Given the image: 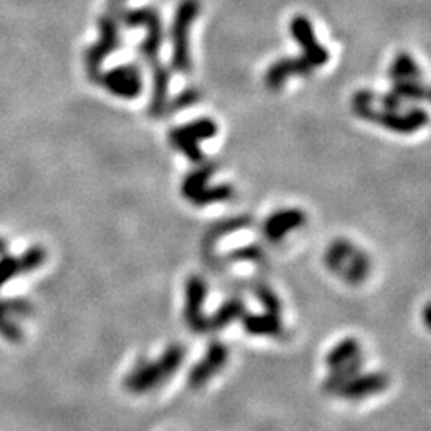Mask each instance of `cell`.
<instances>
[{
  "mask_svg": "<svg viewBox=\"0 0 431 431\" xmlns=\"http://www.w3.org/2000/svg\"><path fill=\"white\" fill-rule=\"evenodd\" d=\"M184 359L185 349L181 344L168 345L158 358L139 361L128 372L124 378L126 391H130L133 395L151 393L160 385L168 382L181 369Z\"/></svg>",
  "mask_w": 431,
  "mask_h": 431,
  "instance_id": "6da1fadb",
  "label": "cell"
},
{
  "mask_svg": "<svg viewBox=\"0 0 431 431\" xmlns=\"http://www.w3.org/2000/svg\"><path fill=\"white\" fill-rule=\"evenodd\" d=\"M324 266L332 275L349 285H361L369 278L372 261L369 254L350 240L339 238L327 246Z\"/></svg>",
  "mask_w": 431,
  "mask_h": 431,
  "instance_id": "7a4b0ae2",
  "label": "cell"
},
{
  "mask_svg": "<svg viewBox=\"0 0 431 431\" xmlns=\"http://www.w3.org/2000/svg\"><path fill=\"white\" fill-rule=\"evenodd\" d=\"M198 13H200L198 0H182L175 13L171 24V66L178 74L189 75L192 72L190 29Z\"/></svg>",
  "mask_w": 431,
  "mask_h": 431,
  "instance_id": "3957f363",
  "label": "cell"
},
{
  "mask_svg": "<svg viewBox=\"0 0 431 431\" xmlns=\"http://www.w3.org/2000/svg\"><path fill=\"white\" fill-rule=\"evenodd\" d=\"M120 23L126 28H143L146 29V37L139 45V55L149 66H157L158 55L163 43V26L158 11L152 6L144 9H119L117 16Z\"/></svg>",
  "mask_w": 431,
  "mask_h": 431,
  "instance_id": "277c9868",
  "label": "cell"
},
{
  "mask_svg": "<svg viewBox=\"0 0 431 431\" xmlns=\"http://www.w3.org/2000/svg\"><path fill=\"white\" fill-rule=\"evenodd\" d=\"M388 385L390 377L385 372H363L359 369L358 372H353V374L342 378L326 377L323 388L326 390V393L339 396L342 400L358 401L382 393L388 388Z\"/></svg>",
  "mask_w": 431,
  "mask_h": 431,
  "instance_id": "5b68a950",
  "label": "cell"
},
{
  "mask_svg": "<svg viewBox=\"0 0 431 431\" xmlns=\"http://www.w3.org/2000/svg\"><path fill=\"white\" fill-rule=\"evenodd\" d=\"M217 134V124L208 117L197 119L189 124L173 128L168 134L170 144L176 151L189 158L192 163L204 162V153L200 149V144L204 141L213 139Z\"/></svg>",
  "mask_w": 431,
  "mask_h": 431,
  "instance_id": "8992f818",
  "label": "cell"
},
{
  "mask_svg": "<svg viewBox=\"0 0 431 431\" xmlns=\"http://www.w3.org/2000/svg\"><path fill=\"white\" fill-rule=\"evenodd\" d=\"M353 114L356 117L368 120L371 124L381 125L390 131L400 134H410L422 130L428 124V114L423 109H410L408 112L387 111V109L377 107V104H369L363 107H355Z\"/></svg>",
  "mask_w": 431,
  "mask_h": 431,
  "instance_id": "52a82bcc",
  "label": "cell"
},
{
  "mask_svg": "<svg viewBox=\"0 0 431 431\" xmlns=\"http://www.w3.org/2000/svg\"><path fill=\"white\" fill-rule=\"evenodd\" d=\"M99 40L89 47L85 53V64L88 75L93 80H98L101 75V66L107 56L114 55L121 47V34L119 28V19L115 15H104L99 18Z\"/></svg>",
  "mask_w": 431,
  "mask_h": 431,
  "instance_id": "ba28073f",
  "label": "cell"
},
{
  "mask_svg": "<svg viewBox=\"0 0 431 431\" xmlns=\"http://www.w3.org/2000/svg\"><path fill=\"white\" fill-rule=\"evenodd\" d=\"M208 299V283L203 276L192 275L184 288V320L194 332H208V315L204 305Z\"/></svg>",
  "mask_w": 431,
  "mask_h": 431,
  "instance_id": "9c48e42d",
  "label": "cell"
},
{
  "mask_svg": "<svg viewBox=\"0 0 431 431\" xmlns=\"http://www.w3.org/2000/svg\"><path fill=\"white\" fill-rule=\"evenodd\" d=\"M98 82L109 93L121 99H134L143 93L144 77L138 64H121L99 75Z\"/></svg>",
  "mask_w": 431,
  "mask_h": 431,
  "instance_id": "30bf717a",
  "label": "cell"
},
{
  "mask_svg": "<svg viewBox=\"0 0 431 431\" xmlns=\"http://www.w3.org/2000/svg\"><path fill=\"white\" fill-rule=\"evenodd\" d=\"M326 368L332 378H342L363 369V347L355 337H345L327 351Z\"/></svg>",
  "mask_w": 431,
  "mask_h": 431,
  "instance_id": "8fae6325",
  "label": "cell"
},
{
  "mask_svg": "<svg viewBox=\"0 0 431 431\" xmlns=\"http://www.w3.org/2000/svg\"><path fill=\"white\" fill-rule=\"evenodd\" d=\"M229 358H230V350L227 345L219 342V340L211 342L208 345L207 351H204V355L198 359L189 371V377H187L189 387L198 390L203 388L204 385H208L219 372L227 366Z\"/></svg>",
  "mask_w": 431,
  "mask_h": 431,
  "instance_id": "7c38bea8",
  "label": "cell"
},
{
  "mask_svg": "<svg viewBox=\"0 0 431 431\" xmlns=\"http://www.w3.org/2000/svg\"><path fill=\"white\" fill-rule=\"evenodd\" d=\"M289 32L295 42L299 43L302 50V56L310 62V66L323 67L324 64L329 61V51H327L323 45L318 42L317 36H315V29L310 23V19L304 15H298L291 19L289 23Z\"/></svg>",
  "mask_w": 431,
  "mask_h": 431,
  "instance_id": "4fadbf2b",
  "label": "cell"
},
{
  "mask_svg": "<svg viewBox=\"0 0 431 431\" xmlns=\"http://www.w3.org/2000/svg\"><path fill=\"white\" fill-rule=\"evenodd\" d=\"M307 222V216L302 209L299 208H288V209H280L275 211L273 214H270L266 222L262 224V234L266 236V240L278 244L285 241L289 234L304 227Z\"/></svg>",
  "mask_w": 431,
  "mask_h": 431,
  "instance_id": "5bb4252c",
  "label": "cell"
},
{
  "mask_svg": "<svg viewBox=\"0 0 431 431\" xmlns=\"http://www.w3.org/2000/svg\"><path fill=\"white\" fill-rule=\"evenodd\" d=\"M312 72L313 67L304 56L281 58L267 69L263 80L270 89H280L289 77H308Z\"/></svg>",
  "mask_w": 431,
  "mask_h": 431,
  "instance_id": "9a60e30c",
  "label": "cell"
},
{
  "mask_svg": "<svg viewBox=\"0 0 431 431\" xmlns=\"http://www.w3.org/2000/svg\"><path fill=\"white\" fill-rule=\"evenodd\" d=\"M241 323L244 331L249 336L256 337H278L283 332V321L281 315L272 312L262 313H244L241 317Z\"/></svg>",
  "mask_w": 431,
  "mask_h": 431,
  "instance_id": "2e32d148",
  "label": "cell"
},
{
  "mask_svg": "<svg viewBox=\"0 0 431 431\" xmlns=\"http://www.w3.org/2000/svg\"><path fill=\"white\" fill-rule=\"evenodd\" d=\"M152 99L149 102V114L152 117H162L170 101V70L163 64L152 67Z\"/></svg>",
  "mask_w": 431,
  "mask_h": 431,
  "instance_id": "e0dca14e",
  "label": "cell"
},
{
  "mask_svg": "<svg viewBox=\"0 0 431 431\" xmlns=\"http://www.w3.org/2000/svg\"><path fill=\"white\" fill-rule=\"evenodd\" d=\"M246 304L240 298H230L225 299L221 305H219L213 315L208 317V329L209 331H221L224 327L235 323L236 320H241V317L246 313Z\"/></svg>",
  "mask_w": 431,
  "mask_h": 431,
  "instance_id": "ac0fdd59",
  "label": "cell"
},
{
  "mask_svg": "<svg viewBox=\"0 0 431 431\" xmlns=\"http://www.w3.org/2000/svg\"><path fill=\"white\" fill-rule=\"evenodd\" d=\"M217 165L214 162H202L195 171L189 173L184 178L181 185V194L187 202H194L202 192L208 187L209 179L214 176Z\"/></svg>",
  "mask_w": 431,
  "mask_h": 431,
  "instance_id": "d6986e66",
  "label": "cell"
},
{
  "mask_svg": "<svg viewBox=\"0 0 431 431\" xmlns=\"http://www.w3.org/2000/svg\"><path fill=\"white\" fill-rule=\"evenodd\" d=\"M249 224H251V219L248 216H236V217L224 219V221H221V222L213 224L208 229L207 234H204V240H203L204 249H211L214 244L221 241L225 235L235 234V231L246 229Z\"/></svg>",
  "mask_w": 431,
  "mask_h": 431,
  "instance_id": "ffe728a7",
  "label": "cell"
},
{
  "mask_svg": "<svg viewBox=\"0 0 431 431\" xmlns=\"http://www.w3.org/2000/svg\"><path fill=\"white\" fill-rule=\"evenodd\" d=\"M388 77L391 82H403V80H422V69L419 62L414 60L410 53L396 55L395 60L391 61L388 69Z\"/></svg>",
  "mask_w": 431,
  "mask_h": 431,
  "instance_id": "44dd1931",
  "label": "cell"
},
{
  "mask_svg": "<svg viewBox=\"0 0 431 431\" xmlns=\"http://www.w3.org/2000/svg\"><path fill=\"white\" fill-rule=\"evenodd\" d=\"M18 259V275H29L40 268L47 261V251L38 244L29 246L24 253L16 257Z\"/></svg>",
  "mask_w": 431,
  "mask_h": 431,
  "instance_id": "7402d4cb",
  "label": "cell"
},
{
  "mask_svg": "<svg viewBox=\"0 0 431 431\" xmlns=\"http://www.w3.org/2000/svg\"><path fill=\"white\" fill-rule=\"evenodd\" d=\"M395 92L403 101H427L428 99V88L423 85L420 80H403L393 82Z\"/></svg>",
  "mask_w": 431,
  "mask_h": 431,
  "instance_id": "603a6c76",
  "label": "cell"
},
{
  "mask_svg": "<svg viewBox=\"0 0 431 431\" xmlns=\"http://www.w3.org/2000/svg\"><path fill=\"white\" fill-rule=\"evenodd\" d=\"M0 337L15 345L21 344L24 340V331L18 326L16 320L5 312L2 299H0Z\"/></svg>",
  "mask_w": 431,
  "mask_h": 431,
  "instance_id": "cb8c5ba5",
  "label": "cell"
},
{
  "mask_svg": "<svg viewBox=\"0 0 431 431\" xmlns=\"http://www.w3.org/2000/svg\"><path fill=\"white\" fill-rule=\"evenodd\" d=\"M225 259L230 262H263L266 261V251L261 244H246V246L236 248L225 256Z\"/></svg>",
  "mask_w": 431,
  "mask_h": 431,
  "instance_id": "d4e9b609",
  "label": "cell"
},
{
  "mask_svg": "<svg viewBox=\"0 0 431 431\" xmlns=\"http://www.w3.org/2000/svg\"><path fill=\"white\" fill-rule=\"evenodd\" d=\"M254 295L267 312L281 315V300L272 288L263 285V283H259V285L254 286Z\"/></svg>",
  "mask_w": 431,
  "mask_h": 431,
  "instance_id": "484cf974",
  "label": "cell"
},
{
  "mask_svg": "<svg viewBox=\"0 0 431 431\" xmlns=\"http://www.w3.org/2000/svg\"><path fill=\"white\" fill-rule=\"evenodd\" d=\"M2 305L5 308V312L15 320L31 318L32 315H34V305H32L28 299H23V298L2 299Z\"/></svg>",
  "mask_w": 431,
  "mask_h": 431,
  "instance_id": "4316f807",
  "label": "cell"
},
{
  "mask_svg": "<svg viewBox=\"0 0 431 431\" xmlns=\"http://www.w3.org/2000/svg\"><path fill=\"white\" fill-rule=\"evenodd\" d=\"M198 99H200V93H198L195 88H187L179 93L175 99L168 101L166 111H168V109H171V111H184V109L197 104Z\"/></svg>",
  "mask_w": 431,
  "mask_h": 431,
  "instance_id": "83f0119b",
  "label": "cell"
},
{
  "mask_svg": "<svg viewBox=\"0 0 431 431\" xmlns=\"http://www.w3.org/2000/svg\"><path fill=\"white\" fill-rule=\"evenodd\" d=\"M16 275H18L16 257L6 253L0 256V289H2L10 280L15 278Z\"/></svg>",
  "mask_w": 431,
  "mask_h": 431,
  "instance_id": "f1b7e54d",
  "label": "cell"
},
{
  "mask_svg": "<svg viewBox=\"0 0 431 431\" xmlns=\"http://www.w3.org/2000/svg\"><path fill=\"white\" fill-rule=\"evenodd\" d=\"M6 248H9V243H6L4 238H0V256L6 253Z\"/></svg>",
  "mask_w": 431,
  "mask_h": 431,
  "instance_id": "f546056e",
  "label": "cell"
}]
</instances>
